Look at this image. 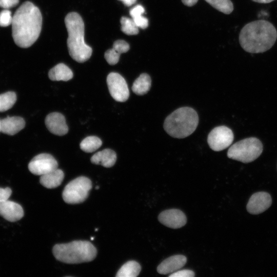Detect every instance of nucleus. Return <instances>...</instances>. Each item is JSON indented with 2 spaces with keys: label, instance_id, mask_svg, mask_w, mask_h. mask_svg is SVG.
<instances>
[{
  "label": "nucleus",
  "instance_id": "obj_18",
  "mask_svg": "<svg viewBox=\"0 0 277 277\" xmlns=\"http://www.w3.org/2000/svg\"><path fill=\"white\" fill-rule=\"evenodd\" d=\"M116 161V153L110 149H105L95 153L91 158L92 163L103 167H112Z\"/></svg>",
  "mask_w": 277,
  "mask_h": 277
},
{
  "label": "nucleus",
  "instance_id": "obj_4",
  "mask_svg": "<svg viewBox=\"0 0 277 277\" xmlns=\"http://www.w3.org/2000/svg\"><path fill=\"white\" fill-rule=\"evenodd\" d=\"M199 124V116L192 108L184 107L177 109L165 120L164 128L172 137L183 138L191 134Z\"/></svg>",
  "mask_w": 277,
  "mask_h": 277
},
{
  "label": "nucleus",
  "instance_id": "obj_5",
  "mask_svg": "<svg viewBox=\"0 0 277 277\" xmlns=\"http://www.w3.org/2000/svg\"><path fill=\"white\" fill-rule=\"evenodd\" d=\"M52 252L56 259L67 264H78L93 260L96 256L95 247L88 241H74L54 246Z\"/></svg>",
  "mask_w": 277,
  "mask_h": 277
},
{
  "label": "nucleus",
  "instance_id": "obj_35",
  "mask_svg": "<svg viewBox=\"0 0 277 277\" xmlns=\"http://www.w3.org/2000/svg\"><path fill=\"white\" fill-rule=\"evenodd\" d=\"M253 2L259 3H263V4H267L271 3L275 0H252Z\"/></svg>",
  "mask_w": 277,
  "mask_h": 277
},
{
  "label": "nucleus",
  "instance_id": "obj_3",
  "mask_svg": "<svg viewBox=\"0 0 277 277\" xmlns=\"http://www.w3.org/2000/svg\"><path fill=\"white\" fill-rule=\"evenodd\" d=\"M68 32L67 46L69 54L75 61L83 63L91 57L92 48L84 39V23L76 12L69 13L65 18Z\"/></svg>",
  "mask_w": 277,
  "mask_h": 277
},
{
  "label": "nucleus",
  "instance_id": "obj_22",
  "mask_svg": "<svg viewBox=\"0 0 277 277\" xmlns=\"http://www.w3.org/2000/svg\"><path fill=\"white\" fill-rule=\"evenodd\" d=\"M141 270L140 265L134 261H129L125 263L117 271L116 277H135Z\"/></svg>",
  "mask_w": 277,
  "mask_h": 277
},
{
  "label": "nucleus",
  "instance_id": "obj_32",
  "mask_svg": "<svg viewBox=\"0 0 277 277\" xmlns=\"http://www.w3.org/2000/svg\"><path fill=\"white\" fill-rule=\"evenodd\" d=\"M145 12L144 8L141 5H137L131 8L129 11V13L131 16H132L136 14H143Z\"/></svg>",
  "mask_w": 277,
  "mask_h": 277
},
{
  "label": "nucleus",
  "instance_id": "obj_27",
  "mask_svg": "<svg viewBox=\"0 0 277 277\" xmlns=\"http://www.w3.org/2000/svg\"><path fill=\"white\" fill-rule=\"evenodd\" d=\"M13 16L8 9H4L0 12V26L7 27L11 25Z\"/></svg>",
  "mask_w": 277,
  "mask_h": 277
},
{
  "label": "nucleus",
  "instance_id": "obj_6",
  "mask_svg": "<svg viewBox=\"0 0 277 277\" xmlns=\"http://www.w3.org/2000/svg\"><path fill=\"white\" fill-rule=\"evenodd\" d=\"M263 145L255 137L242 140L232 145L228 149L227 156L243 163H249L256 159L262 153Z\"/></svg>",
  "mask_w": 277,
  "mask_h": 277
},
{
  "label": "nucleus",
  "instance_id": "obj_10",
  "mask_svg": "<svg viewBox=\"0 0 277 277\" xmlns=\"http://www.w3.org/2000/svg\"><path fill=\"white\" fill-rule=\"evenodd\" d=\"M54 157L48 153H41L34 156L28 164L29 171L33 174L42 175L57 168Z\"/></svg>",
  "mask_w": 277,
  "mask_h": 277
},
{
  "label": "nucleus",
  "instance_id": "obj_7",
  "mask_svg": "<svg viewBox=\"0 0 277 277\" xmlns=\"http://www.w3.org/2000/svg\"><path fill=\"white\" fill-rule=\"evenodd\" d=\"M92 188L91 180L85 176H79L70 181L64 188L62 197L68 204H76L83 202L87 198Z\"/></svg>",
  "mask_w": 277,
  "mask_h": 277
},
{
  "label": "nucleus",
  "instance_id": "obj_29",
  "mask_svg": "<svg viewBox=\"0 0 277 277\" xmlns=\"http://www.w3.org/2000/svg\"><path fill=\"white\" fill-rule=\"evenodd\" d=\"M195 274L193 271L188 269L177 270L170 274V277H193Z\"/></svg>",
  "mask_w": 277,
  "mask_h": 277
},
{
  "label": "nucleus",
  "instance_id": "obj_28",
  "mask_svg": "<svg viewBox=\"0 0 277 277\" xmlns=\"http://www.w3.org/2000/svg\"><path fill=\"white\" fill-rule=\"evenodd\" d=\"M136 26L142 29H146L148 26V19L142 14H137L131 17Z\"/></svg>",
  "mask_w": 277,
  "mask_h": 277
},
{
  "label": "nucleus",
  "instance_id": "obj_2",
  "mask_svg": "<svg viewBox=\"0 0 277 277\" xmlns=\"http://www.w3.org/2000/svg\"><path fill=\"white\" fill-rule=\"evenodd\" d=\"M277 38L274 26L265 20H257L245 25L239 35L242 48L251 53H263L270 49Z\"/></svg>",
  "mask_w": 277,
  "mask_h": 277
},
{
  "label": "nucleus",
  "instance_id": "obj_1",
  "mask_svg": "<svg viewBox=\"0 0 277 277\" xmlns=\"http://www.w3.org/2000/svg\"><path fill=\"white\" fill-rule=\"evenodd\" d=\"M11 25L15 43L21 48H28L39 36L42 26L41 12L33 3L25 2L15 11Z\"/></svg>",
  "mask_w": 277,
  "mask_h": 277
},
{
  "label": "nucleus",
  "instance_id": "obj_12",
  "mask_svg": "<svg viewBox=\"0 0 277 277\" xmlns=\"http://www.w3.org/2000/svg\"><path fill=\"white\" fill-rule=\"evenodd\" d=\"M271 203V197L268 193L259 192L251 196L247 205V209L251 214H258L266 210Z\"/></svg>",
  "mask_w": 277,
  "mask_h": 277
},
{
  "label": "nucleus",
  "instance_id": "obj_8",
  "mask_svg": "<svg viewBox=\"0 0 277 277\" xmlns=\"http://www.w3.org/2000/svg\"><path fill=\"white\" fill-rule=\"evenodd\" d=\"M232 130L225 126L213 128L209 133L207 142L210 148L215 151H222L229 147L233 141Z\"/></svg>",
  "mask_w": 277,
  "mask_h": 277
},
{
  "label": "nucleus",
  "instance_id": "obj_30",
  "mask_svg": "<svg viewBox=\"0 0 277 277\" xmlns=\"http://www.w3.org/2000/svg\"><path fill=\"white\" fill-rule=\"evenodd\" d=\"M19 0H0V7L4 9H9L16 6Z\"/></svg>",
  "mask_w": 277,
  "mask_h": 277
},
{
  "label": "nucleus",
  "instance_id": "obj_31",
  "mask_svg": "<svg viewBox=\"0 0 277 277\" xmlns=\"http://www.w3.org/2000/svg\"><path fill=\"white\" fill-rule=\"evenodd\" d=\"M11 193L12 190L10 188H0V202L8 200Z\"/></svg>",
  "mask_w": 277,
  "mask_h": 277
},
{
  "label": "nucleus",
  "instance_id": "obj_34",
  "mask_svg": "<svg viewBox=\"0 0 277 277\" xmlns=\"http://www.w3.org/2000/svg\"><path fill=\"white\" fill-rule=\"evenodd\" d=\"M123 2L126 6H131L135 3L137 0H118Z\"/></svg>",
  "mask_w": 277,
  "mask_h": 277
},
{
  "label": "nucleus",
  "instance_id": "obj_25",
  "mask_svg": "<svg viewBox=\"0 0 277 277\" xmlns=\"http://www.w3.org/2000/svg\"><path fill=\"white\" fill-rule=\"evenodd\" d=\"M213 7L220 12L228 14L233 10V5L230 0H205Z\"/></svg>",
  "mask_w": 277,
  "mask_h": 277
},
{
  "label": "nucleus",
  "instance_id": "obj_13",
  "mask_svg": "<svg viewBox=\"0 0 277 277\" xmlns=\"http://www.w3.org/2000/svg\"><path fill=\"white\" fill-rule=\"evenodd\" d=\"M45 124L49 131L57 135H64L68 131L64 116L58 112L49 114L45 118Z\"/></svg>",
  "mask_w": 277,
  "mask_h": 277
},
{
  "label": "nucleus",
  "instance_id": "obj_26",
  "mask_svg": "<svg viewBox=\"0 0 277 277\" xmlns=\"http://www.w3.org/2000/svg\"><path fill=\"white\" fill-rule=\"evenodd\" d=\"M120 22L121 30L125 34L132 35L138 33V27L132 18L123 16L121 17Z\"/></svg>",
  "mask_w": 277,
  "mask_h": 277
},
{
  "label": "nucleus",
  "instance_id": "obj_16",
  "mask_svg": "<svg viewBox=\"0 0 277 277\" xmlns=\"http://www.w3.org/2000/svg\"><path fill=\"white\" fill-rule=\"evenodd\" d=\"M25 126V120L20 116H7L1 120V132L8 135L16 134Z\"/></svg>",
  "mask_w": 277,
  "mask_h": 277
},
{
  "label": "nucleus",
  "instance_id": "obj_19",
  "mask_svg": "<svg viewBox=\"0 0 277 277\" xmlns=\"http://www.w3.org/2000/svg\"><path fill=\"white\" fill-rule=\"evenodd\" d=\"M64 177L63 171L56 169L48 173L41 175L40 183L49 189L55 188L59 186Z\"/></svg>",
  "mask_w": 277,
  "mask_h": 277
},
{
  "label": "nucleus",
  "instance_id": "obj_21",
  "mask_svg": "<svg viewBox=\"0 0 277 277\" xmlns=\"http://www.w3.org/2000/svg\"><path fill=\"white\" fill-rule=\"evenodd\" d=\"M151 80L147 73L141 74L134 82L132 90L137 95H142L146 94L150 89Z\"/></svg>",
  "mask_w": 277,
  "mask_h": 277
},
{
  "label": "nucleus",
  "instance_id": "obj_23",
  "mask_svg": "<svg viewBox=\"0 0 277 277\" xmlns=\"http://www.w3.org/2000/svg\"><path fill=\"white\" fill-rule=\"evenodd\" d=\"M100 138L95 136H89L85 138L80 143V148L84 152H92L98 149L102 145Z\"/></svg>",
  "mask_w": 277,
  "mask_h": 277
},
{
  "label": "nucleus",
  "instance_id": "obj_14",
  "mask_svg": "<svg viewBox=\"0 0 277 277\" xmlns=\"http://www.w3.org/2000/svg\"><path fill=\"white\" fill-rule=\"evenodd\" d=\"M0 215L9 222H14L23 217L24 210L19 204L8 200L0 202Z\"/></svg>",
  "mask_w": 277,
  "mask_h": 277
},
{
  "label": "nucleus",
  "instance_id": "obj_15",
  "mask_svg": "<svg viewBox=\"0 0 277 277\" xmlns=\"http://www.w3.org/2000/svg\"><path fill=\"white\" fill-rule=\"evenodd\" d=\"M186 262L187 258L184 255H172L160 264L157 267V271L161 274H170L182 268Z\"/></svg>",
  "mask_w": 277,
  "mask_h": 277
},
{
  "label": "nucleus",
  "instance_id": "obj_11",
  "mask_svg": "<svg viewBox=\"0 0 277 277\" xmlns=\"http://www.w3.org/2000/svg\"><path fill=\"white\" fill-rule=\"evenodd\" d=\"M159 221L164 225L173 229L184 226L187 222L184 213L177 209H171L162 211L159 215Z\"/></svg>",
  "mask_w": 277,
  "mask_h": 277
},
{
  "label": "nucleus",
  "instance_id": "obj_24",
  "mask_svg": "<svg viewBox=\"0 0 277 277\" xmlns=\"http://www.w3.org/2000/svg\"><path fill=\"white\" fill-rule=\"evenodd\" d=\"M17 99L14 92L8 91L0 94V112L6 111L11 108Z\"/></svg>",
  "mask_w": 277,
  "mask_h": 277
},
{
  "label": "nucleus",
  "instance_id": "obj_20",
  "mask_svg": "<svg viewBox=\"0 0 277 277\" xmlns=\"http://www.w3.org/2000/svg\"><path fill=\"white\" fill-rule=\"evenodd\" d=\"M73 75L72 70L63 63L56 65L48 73L49 78L54 81H68L73 77Z\"/></svg>",
  "mask_w": 277,
  "mask_h": 277
},
{
  "label": "nucleus",
  "instance_id": "obj_33",
  "mask_svg": "<svg viewBox=\"0 0 277 277\" xmlns=\"http://www.w3.org/2000/svg\"><path fill=\"white\" fill-rule=\"evenodd\" d=\"M183 3L187 6H192L194 5L198 0H182Z\"/></svg>",
  "mask_w": 277,
  "mask_h": 277
},
{
  "label": "nucleus",
  "instance_id": "obj_9",
  "mask_svg": "<svg viewBox=\"0 0 277 277\" xmlns=\"http://www.w3.org/2000/svg\"><path fill=\"white\" fill-rule=\"evenodd\" d=\"M107 83L110 95L115 101H126L129 96V91L124 78L115 72L110 73L107 77Z\"/></svg>",
  "mask_w": 277,
  "mask_h": 277
},
{
  "label": "nucleus",
  "instance_id": "obj_17",
  "mask_svg": "<svg viewBox=\"0 0 277 277\" xmlns=\"http://www.w3.org/2000/svg\"><path fill=\"white\" fill-rule=\"evenodd\" d=\"M129 49V45L126 41L117 40L114 42L112 48L106 51L105 58L109 64L114 65L118 63L120 55L127 52Z\"/></svg>",
  "mask_w": 277,
  "mask_h": 277
},
{
  "label": "nucleus",
  "instance_id": "obj_36",
  "mask_svg": "<svg viewBox=\"0 0 277 277\" xmlns=\"http://www.w3.org/2000/svg\"><path fill=\"white\" fill-rule=\"evenodd\" d=\"M1 132V120H0V132Z\"/></svg>",
  "mask_w": 277,
  "mask_h": 277
}]
</instances>
